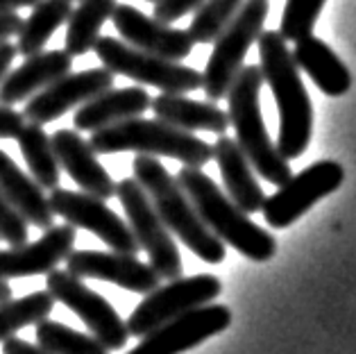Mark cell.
Returning a JSON list of instances; mask_svg holds the SVG:
<instances>
[{
  "label": "cell",
  "instance_id": "1",
  "mask_svg": "<svg viewBox=\"0 0 356 354\" xmlns=\"http://www.w3.org/2000/svg\"><path fill=\"white\" fill-rule=\"evenodd\" d=\"M259 57H261L264 82L270 86L277 109H280V136H277V150L282 157L298 159L311 143L314 132V105L307 89H304L300 68L295 66L293 55L282 34L277 30L261 32L257 39Z\"/></svg>",
  "mask_w": 356,
  "mask_h": 354
},
{
  "label": "cell",
  "instance_id": "2",
  "mask_svg": "<svg viewBox=\"0 0 356 354\" xmlns=\"http://www.w3.org/2000/svg\"><path fill=\"white\" fill-rule=\"evenodd\" d=\"M132 170L134 179L150 198L154 211L159 214L168 232L177 234L181 243L195 257L202 259L204 264H222L225 257H227V246L204 225L195 207L191 204L186 193L179 188L177 179L170 175L168 168L157 157L136 154Z\"/></svg>",
  "mask_w": 356,
  "mask_h": 354
},
{
  "label": "cell",
  "instance_id": "3",
  "mask_svg": "<svg viewBox=\"0 0 356 354\" xmlns=\"http://www.w3.org/2000/svg\"><path fill=\"white\" fill-rule=\"evenodd\" d=\"M177 184L186 193L197 216L218 236L225 246H232L252 262H268L277 252V241L268 230L259 227L250 220L245 211H241L222 188L202 172V168L184 166L177 172Z\"/></svg>",
  "mask_w": 356,
  "mask_h": 354
},
{
  "label": "cell",
  "instance_id": "4",
  "mask_svg": "<svg viewBox=\"0 0 356 354\" xmlns=\"http://www.w3.org/2000/svg\"><path fill=\"white\" fill-rule=\"evenodd\" d=\"M89 145L95 154L136 152L147 157H170L191 168H202L213 159L211 145L193 132H184L159 118H129L91 132Z\"/></svg>",
  "mask_w": 356,
  "mask_h": 354
},
{
  "label": "cell",
  "instance_id": "5",
  "mask_svg": "<svg viewBox=\"0 0 356 354\" xmlns=\"http://www.w3.org/2000/svg\"><path fill=\"white\" fill-rule=\"evenodd\" d=\"M261 86H264V75L259 66H243L236 80L232 82L227 91V116L229 125L236 129V143L248 157L250 166L259 172L266 182L275 186H282L286 179L293 175L277 145L270 141L264 116H261Z\"/></svg>",
  "mask_w": 356,
  "mask_h": 354
},
{
  "label": "cell",
  "instance_id": "6",
  "mask_svg": "<svg viewBox=\"0 0 356 354\" xmlns=\"http://www.w3.org/2000/svg\"><path fill=\"white\" fill-rule=\"evenodd\" d=\"M268 12H270L268 0H245L232 23L213 41V53L202 73V91L211 102L227 98V91L243 68L248 50L261 37Z\"/></svg>",
  "mask_w": 356,
  "mask_h": 354
},
{
  "label": "cell",
  "instance_id": "7",
  "mask_svg": "<svg viewBox=\"0 0 356 354\" xmlns=\"http://www.w3.org/2000/svg\"><path fill=\"white\" fill-rule=\"evenodd\" d=\"M93 53L102 66L114 75H123L138 84L154 86L159 93H179L202 89V73L179 62H170L157 55L143 53L116 37H98L93 43Z\"/></svg>",
  "mask_w": 356,
  "mask_h": 354
},
{
  "label": "cell",
  "instance_id": "8",
  "mask_svg": "<svg viewBox=\"0 0 356 354\" xmlns=\"http://www.w3.org/2000/svg\"><path fill=\"white\" fill-rule=\"evenodd\" d=\"M116 198L123 204L127 216V225L132 230L136 243L150 257V266L161 280L181 277L184 264L177 250L175 239L170 236L168 227L163 225L159 214L154 211L150 198L134 177L120 179L116 184Z\"/></svg>",
  "mask_w": 356,
  "mask_h": 354
},
{
  "label": "cell",
  "instance_id": "9",
  "mask_svg": "<svg viewBox=\"0 0 356 354\" xmlns=\"http://www.w3.org/2000/svg\"><path fill=\"white\" fill-rule=\"evenodd\" d=\"M222 293V284L216 275H193V277L170 280L166 287H157L138 302V307L127 318L129 336L143 339L159 325L172 321L197 307L211 305Z\"/></svg>",
  "mask_w": 356,
  "mask_h": 354
},
{
  "label": "cell",
  "instance_id": "10",
  "mask_svg": "<svg viewBox=\"0 0 356 354\" xmlns=\"http://www.w3.org/2000/svg\"><path fill=\"white\" fill-rule=\"evenodd\" d=\"M343 166L332 159L318 161L298 172V175H291L270 198H266L261 207L266 223L275 230L291 227L316 202L332 195L343 184Z\"/></svg>",
  "mask_w": 356,
  "mask_h": 354
},
{
  "label": "cell",
  "instance_id": "11",
  "mask_svg": "<svg viewBox=\"0 0 356 354\" xmlns=\"http://www.w3.org/2000/svg\"><path fill=\"white\" fill-rule=\"evenodd\" d=\"M46 291L55 298V302H62L64 307L71 309L89 327L91 336H95L109 352L123 350L127 345L129 332L123 318L100 293L86 287L80 277L68 271L55 268L46 275Z\"/></svg>",
  "mask_w": 356,
  "mask_h": 354
},
{
  "label": "cell",
  "instance_id": "12",
  "mask_svg": "<svg viewBox=\"0 0 356 354\" xmlns=\"http://www.w3.org/2000/svg\"><path fill=\"white\" fill-rule=\"evenodd\" d=\"M48 202L55 216H62L68 225H73L75 230L80 227L91 232V234L98 236L114 252H123V255L141 252V246L136 243L129 225L116 211H111L107 202L100 200V198L57 186L50 191Z\"/></svg>",
  "mask_w": 356,
  "mask_h": 354
},
{
  "label": "cell",
  "instance_id": "13",
  "mask_svg": "<svg viewBox=\"0 0 356 354\" xmlns=\"http://www.w3.org/2000/svg\"><path fill=\"white\" fill-rule=\"evenodd\" d=\"M232 325V312L225 305H204L181 314L145 334L127 354H184Z\"/></svg>",
  "mask_w": 356,
  "mask_h": 354
},
{
  "label": "cell",
  "instance_id": "14",
  "mask_svg": "<svg viewBox=\"0 0 356 354\" xmlns=\"http://www.w3.org/2000/svg\"><path fill=\"white\" fill-rule=\"evenodd\" d=\"M107 89H114V73L107 71L105 66L68 73L43 91L34 93L23 109V116L30 123L46 125L50 120L64 116L66 111L82 107L84 102L105 93Z\"/></svg>",
  "mask_w": 356,
  "mask_h": 354
},
{
  "label": "cell",
  "instance_id": "15",
  "mask_svg": "<svg viewBox=\"0 0 356 354\" xmlns=\"http://www.w3.org/2000/svg\"><path fill=\"white\" fill-rule=\"evenodd\" d=\"M66 271L80 280H100L116 284V287L143 293L147 296L150 291L159 287L161 277L150 264L136 259V255H123V252H100V250H73L66 257Z\"/></svg>",
  "mask_w": 356,
  "mask_h": 354
},
{
  "label": "cell",
  "instance_id": "16",
  "mask_svg": "<svg viewBox=\"0 0 356 354\" xmlns=\"http://www.w3.org/2000/svg\"><path fill=\"white\" fill-rule=\"evenodd\" d=\"M111 23L125 43L143 50V53L170 59V62H179L193 53L195 43L186 30L159 23L157 19L136 10L134 5H116L114 14H111Z\"/></svg>",
  "mask_w": 356,
  "mask_h": 354
},
{
  "label": "cell",
  "instance_id": "17",
  "mask_svg": "<svg viewBox=\"0 0 356 354\" xmlns=\"http://www.w3.org/2000/svg\"><path fill=\"white\" fill-rule=\"evenodd\" d=\"M75 239V227L66 223L43 230V236L32 243L0 250V282L48 275L73 252Z\"/></svg>",
  "mask_w": 356,
  "mask_h": 354
},
{
  "label": "cell",
  "instance_id": "18",
  "mask_svg": "<svg viewBox=\"0 0 356 354\" xmlns=\"http://www.w3.org/2000/svg\"><path fill=\"white\" fill-rule=\"evenodd\" d=\"M50 143H53L59 168L68 172V177L82 188V193L100 198L105 202L116 195V182L77 129H57L50 136Z\"/></svg>",
  "mask_w": 356,
  "mask_h": 354
},
{
  "label": "cell",
  "instance_id": "19",
  "mask_svg": "<svg viewBox=\"0 0 356 354\" xmlns=\"http://www.w3.org/2000/svg\"><path fill=\"white\" fill-rule=\"evenodd\" d=\"M73 71V57L66 50H41L25 57V62L10 71L0 82V105L14 107L30 100L34 93L57 82Z\"/></svg>",
  "mask_w": 356,
  "mask_h": 354
},
{
  "label": "cell",
  "instance_id": "20",
  "mask_svg": "<svg viewBox=\"0 0 356 354\" xmlns=\"http://www.w3.org/2000/svg\"><path fill=\"white\" fill-rule=\"evenodd\" d=\"M152 105V96L143 86H125V89H107L100 96L75 111L73 125L77 132H98L102 127L123 123V120L143 116Z\"/></svg>",
  "mask_w": 356,
  "mask_h": 354
},
{
  "label": "cell",
  "instance_id": "21",
  "mask_svg": "<svg viewBox=\"0 0 356 354\" xmlns=\"http://www.w3.org/2000/svg\"><path fill=\"white\" fill-rule=\"evenodd\" d=\"M211 150H213V159L220 168L229 200L248 216L261 211V207L266 202V193L254 175V168L250 166L248 157L238 148L236 139H232L227 134H220L218 141L211 145Z\"/></svg>",
  "mask_w": 356,
  "mask_h": 354
},
{
  "label": "cell",
  "instance_id": "22",
  "mask_svg": "<svg viewBox=\"0 0 356 354\" xmlns=\"http://www.w3.org/2000/svg\"><path fill=\"white\" fill-rule=\"evenodd\" d=\"M293 62L300 71L307 73L323 93L332 98L345 96L352 89V73L341 57L318 37H304L295 41V50H291Z\"/></svg>",
  "mask_w": 356,
  "mask_h": 354
},
{
  "label": "cell",
  "instance_id": "23",
  "mask_svg": "<svg viewBox=\"0 0 356 354\" xmlns=\"http://www.w3.org/2000/svg\"><path fill=\"white\" fill-rule=\"evenodd\" d=\"M150 109L159 120L177 129H184V132L202 129V132H213L220 136L229 127L227 111L211 100L202 102L188 96H179V93H159L157 98H152Z\"/></svg>",
  "mask_w": 356,
  "mask_h": 354
},
{
  "label": "cell",
  "instance_id": "24",
  "mask_svg": "<svg viewBox=\"0 0 356 354\" xmlns=\"http://www.w3.org/2000/svg\"><path fill=\"white\" fill-rule=\"evenodd\" d=\"M0 193L10 200L16 211L34 227L48 230L55 225V214L50 209L48 195L34 179L14 163L5 150H0Z\"/></svg>",
  "mask_w": 356,
  "mask_h": 354
},
{
  "label": "cell",
  "instance_id": "25",
  "mask_svg": "<svg viewBox=\"0 0 356 354\" xmlns=\"http://www.w3.org/2000/svg\"><path fill=\"white\" fill-rule=\"evenodd\" d=\"M73 12L71 0H39L32 7V14L23 21V28L19 32L16 50L23 57L37 55L43 50V46L53 39V34L68 23Z\"/></svg>",
  "mask_w": 356,
  "mask_h": 354
},
{
  "label": "cell",
  "instance_id": "26",
  "mask_svg": "<svg viewBox=\"0 0 356 354\" xmlns=\"http://www.w3.org/2000/svg\"><path fill=\"white\" fill-rule=\"evenodd\" d=\"M116 0H80V5L71 12L68 19L64 50L71 57H82L93 50V43L98 41L100 30L116 10Z\"/></svg>",
  "mask_w": 356,
  "mask_h": 354
},
{
  "label": "cell",
  "instance_id": "27",
  "mask_svg": "<svg viewBox=\"0 0 356 354\" xmlns=\"http://www.w3.org/2000/svg\"><path fill=\"white\" fill-rule=\"evenodd\" d=\"M19 141V148L25 163L32 172V179L37 182L43 191H53L59 186V175H62V168H59L53 143H50L48 132L43 129V125L37 123H25L21 129V134L16 136Z\"/></svg>",
  "mask_w": 356,
  "mask_h": 354
},
{
  "label": "cell",
  "instance_id": "28",
  "mask_svg": "<svg viewBox=\"0 0 356 354\" xmlns=\"http://www.w3.org/2000/svg\"><path fill=\"white\" fill-rule=\"evenodd\" d=\"M55 298L48 291H34L19 300H7L0 305V343L23 330L28 325H39L53 314Z\"/></svg>",
  "mask_w": 356,
  "mask_h": 354
},
{
  "label": "cell",
  "instance_id": "29",
  "mask_svg": "<svg viewBox=\"0 0 356 354\" xmlns=\"http://www.w3.org/2000/svg\"><path fill=\"white\" fill-rule=\"evenodd\" d=\"M37 343L48 354H109L95 336L71 330L57 321H41L37 325Z\"/></svg>",
  "mask_w": 356,
  "mask_h": 354
},
{
  "label": "cell",
  "instance_id": "30",
  "mask_svg": "<svg viewBox=\"0 0 356 354\" xmlns=\"http://www.w3.org/2000/svg\"><path fill=\"white\" fill-rule=\"evenodd\" d=\"M243 3L245 0H204L188 25V37L193 43H213L232 23Z\"/></svg>",
  "mask_w": 356,
  "mask_h": 354
},
{
  "label": "cell",
  "instance_id": "31",
  "mask_svg": "<svg viewBox=\"0 0 356 354\" xmlns=\"http://www.w3.org/2000/svg\"><path fill=\"white\" fill-rule=\"evenodd\" d=\"M327 0H286L280 34L284 41H300L311 37Z\"/></svg>",
  "mask_w": 356,
  "mask_h": 354
},
{
  "label": "cell",
  "instance_id": "32",
  "mask_svg": "<svg viewBox=\"0 0 356 354\" xmlns=\"http://www.w3.org/2000/svg\"><path fill=\"white\" fill-rule=\"evenodd\" d=\"M28 225L30 223L16 211V207L0 193V239L5 243H10L12 248L28 243V234H30Z\"/></svg>",
  "mask_w": 356,
  "mask_h": 354
},
{
  "label": "cell",
  "instance_id": "33",
  "mask_svg": "<svg viewBox=\"0 0 356 354\" xmlns=\"http://www.w3.org/2000/svg\"><path fill=\"white\" fill-rule=\"evenodd\" d=\"M204 0H157L154 3L152 19H157L159 23H175L179 19H184L186 14L195 12Z\"/></svg>",
  "mask_w": 356,
  "mask_h": 354
},
{
  "label": "cell",
  "instance_id": "34",
  "mask_svg": "<svg viewBox=\"0 0 356 354\" xmlns=\"http://www.w3.org/2000/svg\"><path fill=\"white\" fill-rule=\"evenodd\" d=\"M23 127H25L23 111L0 105V139H16Z\"/></svg>",
  "mask_w": 356,
  "mask_h": 354
},
{
  "label": "cell",
  "instance_id": "35",
  "mask_svg": "<svg viewBox=\"0 0 356 354\" xmlns=\"http://www.w3.org/2000/svg\"><path fill=\"white\" fill-rule=\"evenodd\" d=\"M23 28V19L16 12H0V43L19 37Z\"/></svg>",
  "mask_w": 356,
  "mask_h": 354
},
{
  "label": "cell",
  "instance_id": "36",
  "mask_svg": "<svg viewBox=\"0 0 356 354\" xmlns=\"http://www.w3.org/2000/svg\"><path fill=\"white\" fill-rule=\"evenodd\" d=\"M3 354H48V352H43L39 345H32L28 341H23V339H7L3 343Z\"/></svg>",
  "mask_w": 356,
  "mask_h": 354
},
{
  "label": "cell",
  "instance_id": "37",
  "mask_svg": "<svg viewBox=\"0 0 356 354\" xmlns=\"http://www.w3.org/2000/svg\"><path fill=\"white\" fill-rule=\"evenodd\" d=\"M16 55H19V50H16L14 43H10V41L0 43V82H3V77L10 73Z\"/></svg>",
  "mask_w": 356,
  "mask_h": 354
},
{
  "label": "cell",
  "instance_id": "38",
  "mask_svg": "<svg viewBox=\"0 0 356 354\" xmlns=\"http://www.w3.org/2000/svg\"><path fill=\"white\" fill-rule=\"evenodd\" d=\"M39 0H0V12H16L21 7H34Z\"/></svg>",
  "mask_w": 356,
  "mask_h": 354
},
{
  "label": "cell",
  "instance_id": "39",
  "mask_svg": "<svg viewBox=\"0 0 356 354\" xmlns=\"http://www.w3.org/2000/svg\"><path fill=\"white\" fill-rule=\"evenodd\" d=\"M7 300H12V287L7 282H0V305Z\"/></svg>",
  "mask_w": 356,
  "mask_h": 354
},
{
  "label": "cell",
  "instance_id": "40",
  "mask_svg": "<svg viewBox=\"0 0 356 354\" xmlns=\"http://www.w3.org/2000/svg\"><path fill=\"white\" fill-rule=\"evenodd\" d=\"M147 3H157V0H147Z\"/></svg>",
  "mask_w": 356,
  "mask_h": 354
},
{
  "label": "cell",
  "instance_id": "41",
  "mask_svg": "<svg viewBox=\"0 0 356 354\" xmlns=\"http://www.w3.org/2000/svg\"><path fill=\"white\" fill-rule=\"evenodd\" d=\"M71 3H73V0H71Z\"/></svg>",
  "mask_w": 356,
  "mask_h": 354
}]
</instances>
